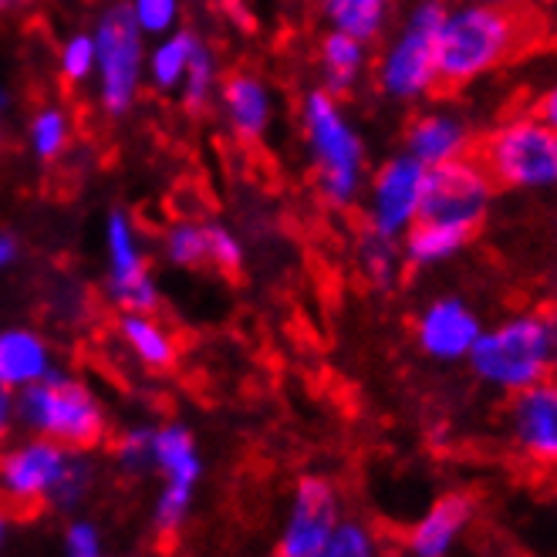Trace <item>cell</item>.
I'll use <instances>...</instances> for the list:
<instances>
[{
    "mask_svg": "<svg viewBox=\"0 0 557 557\" xmlns=\"http://www.w3.org/2000/svg\"><path fill=\"white\" fill-rule=\"evenodd\" d=\"M152 430L156 425H136L115 443V460L125 473L152 470Z\"/></svg>",
    "mask_w": 557,
    "mask_h": 557,
    "instance_id": "33",
    "label": "cell"
},
{
    "mask_svg": "<svg viewBox=\"0 0 557 557\" xmlns=\"http://www.w3.org/2000/svg\"><path fill=\"white\" fill-rule=\"evenodd\" d=\"M321 557H375V544L362 523H338Z\"/></svg>",
    "mask_w": 557,
    "mask_h": 557,
    "instance_id": "35",
    "label": "cell"
},
{
    "mask_svg": "<svg viewBox=\"0 0 557 557\" xmlns=\"http://www.w3.org/2000/svg\"><path fill=\"white\" fill-rule=\"evenodd\" d=\"M470 517H473V497H467V494H449V497L436 500V507L425 513L409 534L412 554L416 557H443L470 523Z\"/></svg>",
    "mask_w": 557,
    "mask_h": 557,
    "instance_id": "20",
    "label": "cell"
},
{
    "mask_svg": "<svg viewBox=\"0 0 557 557\" xmlns=\"http://www.w3.org/2000/svg\"><path fill=\"white\" fill-rule=\"evenodd\" d=\"M106 244V298L119 311H156L162 294L149 271V257L133 213L112 210L102 226Z\"/></svg>",
    "mask_w": 557,
    "mask_h": 557,
    "instance_id": "8",
    "label": "cell"
},
{
    "mask_svg": "<svg viewBox=\"0 0 557 557\" xmlns=\"http://www.w3.org/2000/svg\"><path fill=\"white\" fill-rule=\"evenodd\" d=\"M17 422L35 436L69 449H91L106 440L109 419L95 388L69 372H48L41 382L17 392Z\"/></svg>",
    "mask_w": 557,
    "mask_h": 557,
    "instance_id": "4",
    "label": "cell"
},
{
    "mask_svg": "<svg viewBox=\"0 0 557 557\" xmlns=\"http://www.w3.org/2000/svg\"><path fill=\"white\" fill-rule=\"evenodd\" d=\"M152 470L166 476V483L176 486H193L203 476V460H200V446H196L193 433L183 422L170 425H156L152 430Z\"/></svg>",
    "mask_w": 557,
    "mask_h": 557,
    "instance_id": "22",
    "label": "cell"
},
{
    "mask_svg": "<svg viewBox=\"0 0 557 557\" xmlns=\"http://www.w3.org/2000/svg\"><path fill=\"white\" fill-rule=\"evenodd\" d=\"M318 17L327 30H342L366 45H375L396 14V0H314Z\"/></svg>",
    "mask_w": 557,
    "mask_h": 557,
    "instance_id": "21",
    "label": "cell"
},
{
    "mask_svg": "<svg viewBox=\"0 0 557 557\" xmlns=\"http://www.w3.org/2000/svg\"><path fill=\"white\" fill-rule=\"evenodd\" d=\"M355 260H358V271L362 277L379 287V290H388L399 284V274L406 268L403 260V250H399V240H388V237H379L372 231H366L358 237V247H355Z\"/></svg>",
    "mask_w": 557,
    "mask_h": 557,
    "instance_id": "26",
    "label": "cell"
},
{
    "mask_svg": "<svg viewBox=\"0 0 557 557\" xmlns=\"http://www.w3.org/2000/svg\"><path fill=\"white\" fill-rule=\"evenodd\" d=\"M4 534H8V517H4V510H0V544H4Z\"/></svg>",
    "mask_w": 557,
    "mask_h": 557,
    "instance_id": "43",
    "label": "cell"
},
{
    "mask_svg": "<svg viewBox=\"0 0 557 557\" xmlns=\"http://www.w3.org/2000/svg\"><path fill=\"white\" fill-rule=\"evenodd\" d=\"M162 260L180 271H193L207 264V223L200 220H173L159 237Z\"/></svg>",
    "mask_w": 557,
    "mask_h": 557,
    "instance_id": "28",
    "label": "cell"
},
{
    "mask_svg": "<svg viewBox=\"0 0 557 557\" xmlns=\"http://www.w3.org/2000/svg\"><path fill=\"white\" fill-rule=\"evenodd\" d=\"M470 240H473V234L460 231V226L436 223V220H416L403 234L399 250H403L406 268L425 271V268H436L443 260L456 257Z\"/></svg>",
    "mask_w": 557,
    "mask_h": 557,
    "instance_id": "23",
    "label": "cell"
},
{
    "mask_svg": "<svg viewBox=\"0 0 557 557\" xmlns=\"http://www.w3.org/2000/svg\"><path fill=\"white\" fill-rule=\"evenodd\" d=\"M554 318H557V277H554V284H550V308H547Z\"/></svg>",
    "mask_w": 557,
    "mask_h": 557,
    "instance_id": "42",
    "label": "cell"
},
{
    "mask_svg": "<svg viewBox=\"0 0 557 557\" xmlns=\"http://www.w3.org/2000/svg\"><path fill=\"white\" fill-rule=\"evenodd\" d=\"M91 476H95V470H91V463L85 460V449H75L69 470H64V476H61L58 486H54L51 504L61 507V510H64V507H75V504L88 494Z\"/></svg>",
    "mask_w": 557,
    "mask_h": 557,
    "instance_id": "34",
    "label": "cell"
},
{
    "mask_svg": "<svg viewBox=\"0 0 557 557\" xmlns=\"http://www.w3.org/2000/svg\"><path fill=\"white\" fill-rule=\"evenodd\" d=\"M17 422V392H11L0 382V440L11 433V425Z\"/></svg>",
    "mask_w": 557,
    "mask_h": 557,
    "instance_id": "37",
    "label": "cell"
},
{
    "mask_svg": "<svg viewBox=\"0 0 557 557\" xmlns=\"http://www.w3.org/2000/svg\"><path fill=\"white\" fill-rule=\"evenodd\" d=\"M473 4H486V8H504V11H523L531 0H473Z\"/></svg>",
    "mask_w": 557,
    "mask_h": 557,
    "instance_id": "40",
    "label": "cell"
},
{
    "mask_svg": "<svg viewBox=\"0 0 557 557\" xmlns=\"http://www.w3.org/2000/svg\"><path fill=\"white\" fill-rule=\"evenodd\" d=\"M338 528V497L324 476H305L294 490L290 517L277 544V557H321Z\"/></svg>",
    "mask_w": 557,
    "mask_h": 557,
    "instance_id": "13",
    "label": "cell"
},
{
    "mask_svg": "<svg viewBox=\"0 0 557 557\" xmlns=\"http://www.w3.org/2000/svg\"><path fill=\"white\" fill-rule=\"evenodd\" d=\"M403 152H409L412 159H419L425 170L443 166V162L473 156L476 146V133L473 125L453 109H425L419 112L403 136Z\"/></svg>",
    "mask_w": 557,
    "mask_h": 557,
    "instance_id": "16",
    "label": "cell"
},
{
    "mask_svg": "<svg viewBox=\"0 0 557 557\" xmlns=\"http://www.w3.org/2000/svg\"><path fill=\"white\" fill-rule=\"evenodd\" d=\"M494 180L476 162V156H463L433 166L425 176L422 193V213L419 220H436L460 226L467 234H476L480 223L486 220L490 200H494Z\"/></svg>",
    "mask_w": 557,
    "mask_h": 557,
    "instance_id": "10",
    "label": "cell"
},
{
    "mask_svg": "<svg viewBox=\"0 0 557 557\" xmlns=\"http://www.w3.org/2000/svg\"><path fill=\"white\" fill-rule=\"evenodd\" d=\"M196 45H200V35H193L189 27H176L170 35L152 38L146 48V85L166 95L180 91Z\"/></svg>",
    "mask_w": 557,
    "mask_h": 557,
    "instance_id": "24",
    "label": "cell"
},
{
    "mask_svg": "<svg viewBox=\"0 0 557 557\" xmlns=\"http://www.w3.org/2000/svg\"><path fill=\"white\" fill-rule=\"evenodd\" d=\"M0 146H4V133H0Z\"/></svg>",
    "mask_w": 557,
    "mask_h": 557,
    "instance_id": "46",
    "label": "cell"
},
{
    "mask_svg": "<svg viewBox=\"0 0 557 557\" xmlns=\"http://www.w3.org/2000/svg\"><path fill=\"white\" fill-rule=\"evenodd\" d=\"M30 0H0V14H11V11H21V8H27Z\"/></svg>",
    "mask_w": 557,
    "mask_h": 557,
    "instance_id": "41",
    "label": "cell"
},
{
    "mask_svg": "<svg viewBox=\"0 0 557 557\" xmlns=\"http://www.w3.org/2000/svg\"><path fill=\"white\" fill-rule=\"evenodd\" d=\"M58 75L69 88H85L95 82V35L91 30H72L58 45Z\"/></svg>",
    "mask_w": 557,
    "mask_h": 557,
    "instance_id": "29",
    "label": "cell"
},
{
    "mask_svg": "<svg viewBox=\"0 0 557 557\" xmlns=\"http://www.w3.org/2000/svg\"><path fill=\"white\" fill-rule=\"evenodd\" d=\"M4 109H8V91L0 88V112H4Z\"/></svg>",
    "mask_w": 557,
    "mask_h": 557,
    "instance_id": "44",
    "label": "cell"
},
{
    "mask_svg": "<svg viewBox=\"0 0 557 557\" xmlns=\"http://www.w3.org/2000/svg\"><path fill=\"white\" fill-rule=\"evenodd\" d=\"M476 162L504 189H557V133L537 115H513L483 136Z\"/></svg>",
    "mask_w": 557,
    "mask_h": 557,
    "instance_id": "7",
    "label": "cell"
},
{
    "mask_svg": "<svg viewBox=\"0 0 557 557\" xmlns=\"http://www.w3.org/2000/svg\"><path fill=\"white\" fill-rule=\"evenodd\" d=\"M531 11H504L456 0L446 4L436 30V82L440 91L467 88L507 64L531 38Z\"/></svg>",
    "mask_w": 557,
    "mask_h": 557,
    "instance_id": "1",
    "label": "cell"
},
{
    "mask_svg": "<svg viewBox=\"0 0 557 557\" xmlns=\"http://www.w3.org/2000/svg\"><path fill=\"white\" fill-rule=\"evenodd\" d=\"M69 446L35 436L0 456V500L14 513H35L51 504L58 480L72 463Z\"/></svg>",
    "mask_w": 557,
    "mask_h": 557,
    "instance_id": "11",
    "label": "cell"
},
{
    "mask_svg": "<svg viewBox=\"0 0 557 557\" xmlns=\"http://www.w3.org/2000/svg\"><path fill=\"white\" fill-rule=\"evenodd\" d=\"M220 82H223V69H220V54L200 41L193 51V61L186 69V78L180 85V102L189 109V112H203L207 106H213V98L220 91Z\"/></svg>",
    "mask_w": 557,
    "mask_h": 557,
    "instance_id": "27",
    "label": "cell"
},
{
    "mask_svg": "<svg viewBox=\"0 0 557 557\" xmlns=\"http://www.w3.org/2000/svg\"><path fill=\"white\" fill-rule=\"evenodd\" d=\"M537 119H541L544 125H550L554 133H557V82L541 95V102H537Z\"/></svg>",
    "mask_w": 557,
    "mask_h": 557,
    "instance_id": "39",
    "label": "cell"
},
{
    "mask_svg": "<svg viewBox=\"0 0 557 557\" xmlns=\"http://www.w3.org/2000/svg\"><path fill=\"white\" fill-rule=\"evenodd\" d=\"M301 139L324 207L351 210L362 203L369 183V149L338 95L324 91L321 85L305 91Z\"/></svg>",
    "mask_w": 557,
    "mask_h": 557,
    "instance_id": "2",
    "label": "cell"
},
{
    "mask_svg": "<svg viewBox=\"0 0 557 557\" xmlns=\"http://www.w3.org/2000/svg\"><path fill=\"white\" fill-rule=\"evenodd\" d=\"M244 260H247V247L240 234L220 220L207 223V264H213L223 274H237L244 268Z\"/></svg>",
    "mask_w": 557,
    "mask_h": 557,
    "instance_id": "31",
    "label": "cell"
},
{
    "mask_svg": "<svg viewBox=\"0 0 557 557\" xmlns=\"http://www.w3.org/2000/svg\"><path fill=\"white\" fill-rule=\"evenodd\" d=\"M115 335H119L122 348L149 372L173 369L176 355H180L176 335L156 318V311H122L115 321Z\"/></svg>",
    "mask_w": 557,
    "mask_h": 557,
    "instance_id": "19",
    "label": "cell"
},
{
    "mask_svg": "<svg viewBox=\"0 0 557 557\" xmlns=\"http://www.w3.org/2000/svg\"><path fill=\"white\" fill-rule=\"evenodd\" d=\"M480 314L463 298H436L416 318V342L436 362H460L480 338Z\"/></svg>",
    "mask_w": 557,
    "mask_h": 557,
    "instance_id": "15",
    "label": "cell"
},
{
    "mask_svg": "<svg viewBox=\"0 0 557 557\" xmlns=\"http://www.w3.org/2000/svg\"><path fill=\"white\" fill-rule=\"evenodd\" d=\"M193 494H196L193 486H176V483L162 486V494L156 500V513H152L159 534H176L183 528V520L189 513V504H193Z\"/></svg>",
    "mask_w": 557,
    "mask_h": 557,
    "instance_id": "32",
    "label": "cell"
},
{
    "mask_svg": "<svg viewBox=\"0 0 557 557\" xmlns=\"http://www.w3.org/2000/svg\"><path fill=\"white\" fill-rule=\"evenodd\" d=\"M470 369L486 385L520 392L557 369V318L550 311H523L500 321L470 348Z\"/></svg>",
    "mask_w": 557,
    "mask_h": 557,
    "instance_id": "3",
    "label": "cell"
},
{
    "mask_svg": "<svg viewBox=\"0 0 557 557\" xmlns=\"http://www.w3.org/2000/svg\"><path fill=\"white\" fill-rule=\"evenodd\" d=\"M430 170L409 152L388 156L375 173H369L362 203H366V231L403 240V234L422 213V193Z\"/></svg>",
    "mask_w": 557,
    "mask_h": 557,
    "instance_id": "9",
    "label": "cell"
},
{
    "mask_svg": "<svg viewBox=\"0 0 557 557\" xmlns=\"http://www.w3.org/2000/svg\"><path fill=\"white\" fill-rule=\"evenodd\" d=\"M95 102L109 119H125L136 109L146 85L149 38L139 30L125 4H109L95 27Z\"/></svg>",
    "mask_w": 557,
    "mask_h": 557,
    "instance_id": "6",
    "label": "cell"
},
{
    "mask_svg": "<svg viewBox=\"0 0 557 557\" xmlns=\"http://www.w3.org/2000/svg\"><path fill=\"white\" fill-rule=\"evenodd\" d=\"M510 436L523 460H531L541 470L557 467V379L554 375L513 392Z\"/></svg>",
    "mask_w": 557,
    "mask_h": 557,
    "instance_id": "12",
    "label": "cell"
},
{
    "mask_svg": "<svg viewBox=\"0 0 557 557\" xmlns=\"http://www.w3.org/2000/svg\"><path fill=\"white\" fill-rule=\"evenodd\" d=\"M446 0H416L396 35L375 58V88L399 106H416L440 91L436 82V30Z\"/></svg>",
    "mask_w": 557,
    "mask_h": 557,
    "instance_id": "5",
    "label": "cell"
},
{
    "mask_svg": "<svg viewBox=\"0 0 557 557\" xmlns=\"http://www.w3.org/2000/svg\"><path fill=\"white\" fill-rule=\"evenodd\" d=\"M98 557H102V554H98Z\"/></svg>",
    "mask_w": 557,
    "mask_h": 557,
    "instance_id": "47",
    "label": "cell"
},
{
    "mask_svg": "<svg viewBox=\"0 0 557 557\" xmlns=\"http://www.w3.org/2000/svg\"><path fill=\"white\" fill-rule=\"evenodd\" d=\"M17 257H21V244H17V237H14V234H8V231H0V274L11 271V268L17 264Z\"/></svg>",
    "mask_w": 557,
    "mask_h": 557,
    "instance_id": "38",
    "label": "cell"
},
{
    "mask_svg": "<svg viewBox=\"0 0 557 557\" xmlns=\"http://www.w3.org/2000/svg\"><path fill=\"white\" fill-rule=\"evenodd\" d=\"M146 38H162L180 27L183 0H122Z\"/></svg>",
    "mask_w": 557,
    "mask_h": 557,
    "instance_id": "30",
    "label": "cell"
},
{
    "mask_svg": "<svg viewBox=\"0 0 557 557\" xmlns=\"http://www.w3.org/2000/svg\"><path fill=\"white\" fill-rule=\"evenodd\" d=\"M64 547H69V557H98L102 554V541H98L95 523L75 520L69 528V534H64Z\"/></svg>",
    "mask_w": 557,
    "mask_h": 557,
    "instance_id": "36",
    "label": "cell"
},
{
    "mask_svg": "<svg viewBox=\"0 0 557 557\" xmlns=\"http://www.w3.org/2000/svg\"><path fill=\"white\" fill-rule=\"evenodd\" d=\"M369 69H372V45L342 35V30H324L318 41V72L324 91H332L338 98L351 95L366 82Z\"/></svg>",
    "mask_w": 557,
    "mask_h": 557,
    "instance_id": "18",
    "label": "cell"
},
{
    "mask_svg": "<svg viewBox=\"0 0 557 557\" xmlns=\"http://www.w3.org/2000/svg\"><path fill=\"white\" fill-rule=\"evenodd\" d=\"M216 109L226 125V133L240 143H260L274 125L277 115V95L274 88L253 75V72H234L220 82Z\"/></svg>",
    "mask_w": 557,
    "mask_h": 557,
    "instance_id": "14",
    "label": "cell"
},
{
    "mask_svg": "<svg viewBox=\"0 0 557 557\" xmlns=\"http://www.w3.org/2000/svg\"><path fill=\"white\" fill-rule=\"evenodd\" d=\"M54 372V348L35 327H0V382L11 392Z\"/></svg>",
    "mask_w": 557,
    "mask_h": 557,
    "instance_id": "17",
    "label": "cell"
},
{
    "mask_svg": "<svg viewBox=\"0 0 557 557\" xmlns=\"http://www.w3.org/2000/svg\"><path fill=\"white\" fill-rule=\"evenodd\" d=\"M547 4H550V8H557V0H547Z\"/></svg>",
    "mask_w": 557,
    "mask_h": 557,
    "instance_id": "45",
    "label": "cell"
},
{
    "mask_svg": "<svg viewBox=\"0 0 557 557\" xmlns=\"http://www.w3.org/2000/svg\"><path fill=\"white\" fill-rule=\"evenodd\" d=\"M75 139V115L69 106L48 102L30 112L27 119V149L38 162H58L72 149Z\"/></svg>",
    "mask_w": 557,
    "mask_h": 557,
    "instance_id": "25",
    "label": "cell"
}]
</instances>
